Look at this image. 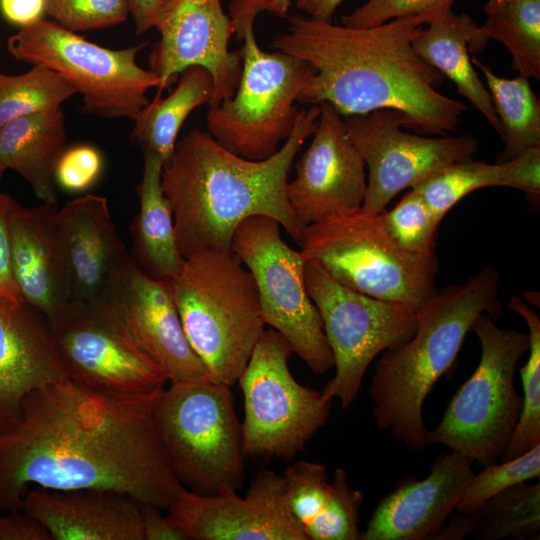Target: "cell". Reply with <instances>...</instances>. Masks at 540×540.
I'll return each mask as SVG.
<instances>
[{
	"label": "cell",
	"instance_id": "52a82bcc",
	"mask_svg": "<svg viewBox=\"0 0 540 540\" xmlns=\"http://www.w3.org/2000/svg\"><path fill=\"white\" fill-rule=\"evenodd\" d=\"M471 331L480 343L473 374L451 398L442 419L429 431V444L447 446L483 467L500 459L518 423L522 397L515 387L519 360L528 352V334L503 329L481 314Z\"/></svg>",
	"mask_w": 540,
	"mask_h": 540
},
{
	"label": "cell",
	"instance_id": "f6af8a7d",
	"mask_svg": "<svg viewBox=\"0 0 540 540\" xmlns=\"http://www.w3.org/2000/svg\"><path fill=\"white\" fill-rule=\"evenodd\" d=\"M144 540H188L157 506L141 503Z\"/></svg>",
	"mask_w": 540,
	"mask_h": 540
},
{
	"label": "cell",
	"instance_id": "e0dca14e",
	"mask_svg": "<svg viewBox=\"0 0 540 540\" xmlns=\"http://www.w3.org/2000/svg\"><path fill=\"white\" fill-rule=\"evenodd\" d=\"M319 106L312 141L287 184L290 206L304 227L360 211L367 188L366 165L343 116L328 102Z\"/></svg>",
	"mask_w": 540,
	"mask_h": 540
},
{
	"label": "cell",
	"instance_id": "9a60e30c",
	"mask_svg": "<svg viewBox=\"0 0 540 540\" xmlns=\"http://www.w3.org/2000/svg\"><path fill=\"white\" fill-rule=\"evenodd\" d=\"M348 134L368 168L360 209L368 215L384 211L401 191L412 188L445 166L471 159L479 149L472 135L427 137L404 132V115L378 109L343 116Z\"/></svg>",
	"mask_w": 540,
	"mask_h": 540
},
{
	"label": "cell",
	"instance_id": "2e32d148",
	"mask_svg": "<svg viewBox=\"0 0 540 540\" xmlns=\"http://www.w3.org/2000/svg\"><path fill=\"white\" fill-rule=\"evenodd\" d=\"M154 27L160 40L151 51L148 64L160 79L158 92L169 87L185 69L200 66L208 70L213 80L210 105L234 94L242 58L240 51L229 50L234 29L221 0H162Z\"/></svg>",
	"mask_w": 540,
	"mask_h": 540
},
{
	"label": "cell",
	"instance_id": "277c9868",
	"mask_svg": "<svg viewBox=\"0 0 540 540\" xmlns=\"http://www.w3.org/2000/svg\"><path fill=\"white\" fill-rule=\"evenodd\" d=\"M499 274L490 266L461 284L436 290L418 312L416 329L376 362L369 388L377 427L411 451L429 444L423 406L437 381L454 366L481 314L502 315Z\"/></svg>",
	"mask_w": 540,
	"mask_h": 540
},
{
	"label": "cell",
	"instance_id": "f35d334b",
	"mask_svg": "<svg viewBox=\"0 0 540 540\" xmlns=\"http://www.w3.org/2000/svg\"><path fill=\"white\" fill-rule=\"evenodd\" d=\"M45 13L61 27L78 32L125 22L129 6L128 0H45Z\"/></svg>",
	"mask_w": 540,
	"mask_h": 540
},
{
	"label": "cell",
	"instance_id": "f907efd6",
	"mask_svg": "<svg viewBox=\"0 0 540 540\" xmlns=\"http://www.w3.org/2000/svg\"><path fill=\"white\" fill-rule=\"evenodd\" d=\"M506 1H508V0H488L485 7H484L485 13H488V12L496 9L497 7L504 4Z\"/></svg>",
	"mask_w": 540,
	"mask_h": 540
},
{
	"label": "cell",
	"instance_id": "7bdbcfd3",
	"mask_svg": "<svg viewBox=\"0 0 540 540\" xmlns=\"http://www.w3.org/2000/svg\"><path fill=\"white\" fill-rule=\"evenodd\" d=\"M0 540H52L47 529L22 509L0 511Z\"/></svg>",
	"mask_w": 540,
	"mask_h": 540
},
{
	"label": "cell",
	"instance_id": "d6986e66",
	"mask_svg": "<svg viewBox=\"0 0 540 540\" xmlns=\"http://www.w3.org/2000/svg\"><path fill=\"white\" fill-rule=\"evenodd\" d=\"M102 300L138 347L164 370L169 383L209 379L185 334L170 279L148 275L129 255Z\"/></svg>",
	"mask_w": 540,
	"mask_h": 540
},
{
	"label": "cell",
	"instance_id": "ffe728a7",
	"mask_svg": "<svg viewBox=\"0 0 540 540\" xmlns=\"http://www.w3.org/2000/svg\"><path fill=\"white\" fill-rule=\"evenodd\" d=\"M472 464L456 451L438 456L425 478L402 481L381 499L360 540H433L475 474Z\"/></svg>",
	"mask_w": 540,
	"mask_h": 540
},
{
	"label": "cell",
	"instance_id": "816d5d0a",
	"mask_svg": "<svg viewBox=\"0 0 540 540\" xmlns=\"http://www.w3.org/2000/svg\"><path fill=\"white\" fill-rule=\"evenodd\" d=\"M4 171H5L4 167L0 164V181L3 176Z\"/></svg>",
	"mask_w": 540,
	"mask_h": 540
},
{
	"label": "cell",
	"instance_id": "6da1fadb",
	"mask_svg": "<svg viewBox=\"0 0 540 540\" xmlns=\"http://www.w3.org/2000/svg\"><path fill=\"white\" fill-rule=\"evenodd\" d=\"M160 392L108 394L68 379L30 393L0 433V511L21 509L33 486L111 490L166 511L185 488L154 423Z\"/></svg>",
	"mask_w": 540,
	"mask_h": 540
},
{
	"label": "cell",
	"instance_id": "7c38bea8",
	"mask_svg": "<svg viewBox=\"0 0 540 540\" xmlns=\"http://www.w3.org/2000/svg\"><path fill=\"white\" fill-rule=\"evenodd\" d=\"M304 276L334 361V376L322 393L338 399L347 409L355 401L376 356L413 335L418 313L405 304L348 288L310 259H304Z\"/></svg>",
	"mask_w": 540,
	"mask_h": 540
},
{
	"label": "cell",
	"instance_id": "681fc988",
	"mask_svg": "<svg viewBox=\"0 0 540 540\" xmlns=\"http://www.w3.org/2000/svg\"><path fill=\"white\" fill-rule=\"evenodd\" d=\"M342 0H296V7L308 16L332 22V16Z\"/></svg>",
	"mask_w": 540,
	"mask_h": 540
},
{
	"label": "cell",
	"instance_id": "60d3db41",
	"mask_svg": "<svg viewBox=\"0 0 540 540\" xmlns=\"http://www.w3.org/2000/svg\"><path fill=\"white\" fill-rule=\"evenodd\" d=\"M103 168V158L98 149L81 144L65 149L60 157L55 181L68 192H83L91 188L99 179Z\"/></svg>",
	"mask_w": 540,
	"mask_h": 540
},
{
	"label": "cell",
	"instance_id": "ee69618b",
	"mask_svg": "<svg viewBox=\"0 0 540 540\" xmlns=\"http://www.w3.org/2000/svg\"><path fill=\"white\" fill-rule=\"evenodd\" d=\"M292 0H231L230 19L234 33L238 34L249 22H254L257 14L263 11L285 18Z\"/></svg>",
	"mask_w": 540,
	"mask_h": 540
},
{
	"label": "cell",
	"instance_id": "7402d4cb",
	"mask_svg": "<svg viewBox=\"0 0 540 540\" xmlns=\"http://www.w3.org/2000/svg\"><path fill=\"white\" fill-rule=\"evenodd\" d=\"M21 509L37 519L52 540H144L141 502L121 492L33 486Z\"/></svg>",
	"mask_w": 540,
	"mask_h": 540
},
{
	"label": "cell",
	"instance_id": "ba28073f",
	"mask_svg": "<svg viewBox=\"0 0 540 540\" xmlns=\"http://www.w3.org/2000/svg\"><path fill=\"white\" fill-rule=\"evenodd\" d=\"M300 246L304 259L317 262L337 282L417 313L437 290L436 254L415 255L398 248L377 214L358 211L308 225Z\"/></svg>",
	"mask_w": 540,
	"mask_h": 540
},
{
	"label": "cell",
	"instance_id": "f546056e",
	"mask_svg": "<svg viewBox=\"0 0 540 540\" xmlns=\"http://www.w3.org/2000/svg\"><path fill=\"white\" fill-rule=\"evenodd\" d=\"M472 63L486 79L500 123L504 149L498 154L496 163L540 147V102L529 79L521 75L513 79L501 78L480 60L473 58Z\"/></svg>",
	"mask_w": 540,
	"mask_h": 540
},
{
	"label": "cell",
	"instance_id": "ac0fdd59",
	"mask_svg": "<svg viewBox=\"0 0 540 540\" xmlns=\"http://www.w3.org/2000/svg\"><path fill=\"white\" fill-rule=\"evenodd\" d=\"M191 540H306L284 496L282 475L259 471L244 497L183 489L166 510Z\"/></svg>",
	"mask_w": 540,
	"mask_h": 540
},
{
	"label": "cell",
	"instance_id": "d590c367",
	"mask_svg": "<svg viewBox=\"0 0 540 540\" xmlns=\"http://www.w3.org/2000/svg\"><path fill=\"white\" fill-rule=\"evenodd\" d=\"M363 494L353 488L345 469L337 468L328 500L320 514L304 529L307 540H359Z\"/></svg>",
	"mask_w": 540,
	"mask_h": 540
},
{
	"label": "cell",
	"instance_id": "e575fe53",
	"mask_svg": "<svg viewBox=\"0 0 540 540\" xmlns=\"http://www.w3.org/2000/svg\"><path fill=\"white\" fill-rule=\"evenodd\" d=\"M377 216L386 236L401 250L415 255L435 253L441 220L414 189L391 210Z\"/></svg>",
	"mask_w": 540,
	"mask_h": 540
},
{
	"label": "cell",
	"instance_id": "5b68a950",
	"mask_svg": "<svg viewBox=\"0 0 540 540\" xmlns=\"http://www.w3.org/2000/svg\"><path fill=\"white\" fill-rule=\"evenodd\" d=\"M170 288L209 379L232 387L266 326L252 274L232 251L201 250L184 258Z\"/></svg>",
	"mask_w": 540,
	"mask_h": 540
},
{
	"label": "cell",
	"instance_id": "9c48e42d",
	"mask_svg": "<svg viewBox=\"0 0 540 540\" xmlns=\"http://www.w3.org/2000/svg\"><path fill=\"white\" fill-rule=\"evenodd\" d=\"M254 22L240 39L242 67L234 94L214 105L206 115L209 134L224 148L250 160L272 156L292 133L299 109L295 103L314 73L304 60L262 50Z\"/></svg>",
	"mask_w": 540,
	"mask_h": 540
},
{
	"label": "cell",
	"instance_id": "c3c4849f",
	"mask_svg": "<svg viewBox=\"0 0 540 540\" xmlns=\"http://www.w3.org/2000/svg\"><path fill=\"white\" fill-rule=\"evenodd\" d=\"M162 0H128L129 14L132 15L138 35L154 27V20Z\"/></svg>",
	"mask_w": 540,
	"mask_h": 540
},
{
	"label": "cell",
	"instance_id": "f1b7e54d",
	"mask_svg": "<svg viewBox=\"0 0 540 540\" xmlns=\"http://www.w3.org/2000/svg\"><path fill=\"white\" fill-rule=\"evenodd\" d=\"M214 87L211 74L192 66L181 72L175 89L165 98L158 92L134 120L132 138L144 152L156 154L165 165L175 150L185 119L197 107L211 103Z\"/></svg>",
	"mask_w": 540,
	"mask_h": 540
},
{
	"label": "cell",
	"instance_id": "83f0119b",
	"mask_svg": "<svg viewBox=\"0 0 540 540\" xmlns=\"http://www.w3.org/2000/svg\"><path fill=\"white\" fill-rule=\"evenodd\" d=\"M163 162L152 152H144L142 178L136 192L139 212L131 228L135 263L148 275L173 279L184 265L176 236L173 213L161 178Z\"/></svg>",
	"mask_w": 540,
	"mask_h": 540
},
{
	"label": "cell",
	"instance_id": "8fae6325",
	"mask_svg": "<svg viewBox=\"0 0 540 540\" xmlns=\"http://www.w3.org/2000/svg\"><path fill=\"white\" fill-rule=\"evenodd\" d=\"M292 353L280 333L265 329L237 380L244 400L246 457L290 461L330 416L333 399L301 385L292 375Z\"/></svg>",
	"mask_w": 540,
	"mask_h": 540
},
{
	"label": "cell",
	"instance_id": "3957f363",
	"mask_svg": "<svg viewBox=\"0 0 540 540\" xmlns=\"http://www.w3.org/2000/svg\"><path fill=\"white\" fill-rule=\"evenodd\" d=\"M320 112L319 105L300 110L290 136L263 160L241 157L199 129L176 143L161 183L184 258L201 250L231 251L238 225L259 215L275 219L300 244L305 227L290 206L288 177Z\"/></svg>",
	"mask_w": 540,
	"mask_h": 540
},
{
	"label": "cell",
	"instance_id": "1f68e13d",
	"mask_svg": "<svg viewBox=\"0 0 540 540\" xmlns=\"http://www.w3.org/2000/svg\"><path fill=\"white\" fill-rule=\"evenodd\" d=\"M475 514L477 539H538L540 484L522 482L508 487L484 503Z\"/></svg>",
	"mask_w": 540,
	"mask_h": 540
},
{
	"label": "cell",
	"instance_id": "44dd1931",
	"mask_svg": "<svg viewBox=\"0 0 540 540\" xmlns=\"http://www.w3.org/2000/svg\"><path fill=\"white\" fill-rule=\"evenodd\" d=\"M68 273L70 304L100 302L129 257L105 197L88 194L67 202L54 215Z\"/></svg>",
	"mask_w": 540,
	"mask_h": 540
},
{
	"label": "cell",
	"instance_id": "74e56055",
	"mask_svg": "<svg viewBox=\"0 0 540 540\" xmlns=\"http://www.w3.org/2000/svg\"><path fill=\"white\" fill-rule=\"evenodd\" d=\"M282 477L287 506L304 533L328 500L331 479L327 467L322 463L298 460L287 466Z\"/></svg>",
	"mask_w": 540,
	"mask_h": 540
},
{
	"label": "cell",
	"instance_id": "d4e9b609",
	"mask_svg": "<svg viewBox=\"0 0 540 540\" xmlns=\"http://www.w3.org/2000/svg\"><path fill=\"white\" fill-rule=\"evenodd\" d=\"M487 39L466 13L451 9L434 16L412 40L416 52L428 64L448 77L457 92L466 98L500 135V123L491 96L476 72L469 51L482 52Z\"/></svg>",
	"mask_w": 540,
	"mask_h": 540
},
{
	"label": "cell",
	"instance_id": "d6a6232c",
	"mask_svg": "<svg viewBox=\"0 0 540 540\" xmlns=\"http://www.w3.org/2000/svg\"><path fill=\"white\" fill-rule=\"evenodd\" d=\"M507 308L520 315L527 324L529 355L518 370L523 386L520 417L500 461L518 457L540 444V319L520 296H511Z\"/></svg>",
	"mask_w": 540,
	"mask_h": 540
},
{
	"label": "cell",
	"instance_id": "4dcf8cb0",
	"mask_svg": "<svg viewBox=\"0 0 540 540\" xmlns=\"http://www.w3.org/2000/svg\"><path fill=\"white\" fill-rule=\"evenodd\" d=\"M486 15L481 33L506 46L519 75L540 79V0H508Z\"/></svg>",
	"mask_w": 540,
	"mask_h": 540
},
{
	"label": "cell",
	"instance_id": "8d00e7d4",
	"mask_svg": "<svg viewBox=\"0 0 540 540\" xmlns=\"http://www.w3.org/2000/svg\"><path fill=\"white\" fill-rule=\"evenodd\" d=\"M540 476V444L510 460L483 467L465 488L455 511L473 513L499 492Z\"/></svg>",
	"mask_w": 540,
	"mask_h": 540
},
{
	"label": "cell",
	"instance_id": "30bf717a",
	"mask_svg": "<svg viewBox=\"0 0 540 540\" xmlns=\"http://www.w3.org/2000/svg\"><path fill=\"white\" fill-rule=\"evenodd\" d=\"M145 45L105 48L43 19L7 40L16 59L44 65L63 77L82 96L85 113L133 121L149 102L147 91L160 85L154 72L137 64Z\"/></svg>",
	"mask_w": 540,
	"mask_h": 540
},
{
	"label": "cell",
	"instance_id": "8992f818",
	"mask_svg": "<svg viewBox=\"0 0 540 540\" xmlns=\"http://www.w3.org/2000/svg\"><path fill=\"white\" fill-rule=\"evenodd\" d=\"M153 418L184 488L215 495L242 487L246 456L230 386L210 379L170 383L155 401Z\"/></svg>",
	"mask_w": 540,
	"mask_h": 540
},
{
	"label": "cell",
	"instance_id": "7dc6e473",
	"mask_svg": "<svg viewBox=\"0 0 540 540\" xmlns=\"http://www.w3.org/2000/svg\"><path fill=\"white\" fill-rule=\"evenodd\" d=\"M455 515L446 521L441 530L434 536L433 540H459L465 536L474 533L477 524L475 512L459 513L454 511Z\"/></svg>",
	"mask_w": 540,
	"mask_h": 540
},
{
	"label": "cell",
	"instance_id": "ab89813d",
	"mask_svg": "<svg viewBox=\"0 0 540 540\" xmlns=\"http://www.w3.org/2000/svg\"><path fill=\"white\" fill-rule=\"evenodd\" d=\"M455 0H368L348 15L342 16V25L372 27L390 20L428 14L435 16L451 9Z\"/></svg>",
	"mask_w": 540,
	"mask_h": 540
},
{
	"label": "cell",
	"instance_id": "7a4b0ae2",
	"mask_svg": "<svg viewBox=\"0 0 540 540\" xmlns=\"http://www.w3.org/2000/svg\"><path fill=\"white\" fill-rule=\"evenodd\" d=\"M433 17L408 16L358 28L297 14L270 46L314 70L297 103L328 102L342 116L395 109L417 134L445 136L457 130L467 105L437 91L444 76L412 45Z\"/></svg>",
	"mask_w": 540,
	"mask_h": 540
},
{
	"label": "cell",
	"instance_id": "5bb4252c",
	"mask_svg": "<svg viewBox=\"0 0 540 540\" xmlns=\"http://www.w3.org/2000/svg\"><path fill=\"white\" fill-rule=\"evenodd\" d=\"M49 329L69 380L80 387L146 395L169 383L164 370L138 347L104 300L70 304Z\"/></svg>",
	"mask_w": 540,
	"mask_h": 540
},
{
	"label": "cell",
	"instance_id": "cb8c5ba5",
	"mask_svg": "<svg viewBox=\"0 0 540 540\" xmlns=\"http://www.w3.org/2000/svg\"><path fill=\"white\" fill-rule=\"evenodd\" d=\"M68 379L43 318L28 305L0 304V433L16 423L30 393Z\"/></svg>",
	"mask_w": 540,
	"mask_h": 540
},
{
	"label": "cell",
	"instance_id": "b9f144b4",
	"mask_svg": "<svg viewBox=\"0 0 540 540\" xmlns=\"http://www.w3.org/2000/svg\"><path fill=\"white\" fill-rule=\"evenodd\" d=\"M18 203L0 193V304L22 307L25 304L16 284L11 257V219Z\"/></svg>",
	"mask_w": 540,
	"mask_h": 540
},
{
	"label": "cell",
	"instance_id": "4fadbf2b",
	"mask_svg": "<svg viewBox=\"0 0 540 540\" xmlns=\"http://www.w3.org/2000/svg\"><path fill=\"white\" fill-rule=\"evenodd\" d=\"M231 251L254 278L265 325L314 373L333 368L321 316L306 288L304 258L283 240L280 224L268 216L247 218L233 234Z\"/></svg>",
	"mask_w": 540,
	"mask_h": 540
},
{
	"label": "cell",
	"instance_id": "4316f807",
	"mask_svg": "<svg viewBox=\"0 0 540 540\" xmlns=\"http://www.w3.org/2000/svg\"><path fill=\"white\" fill-rule=\"evenodd\" d=\"M505 186L539 198L540 147L519 156L490 164L468 159L454 162L435 172L411 189L425 200L438 219L469 193L484 187Z\"/></svg>",
	"mask_w": 540,
	"mask_h": 540
},
{
	"label": "cell",
	"instance_id": "603a6c76",
	"mask_svg": "<svg viewBox=\"0 0 540 540\" xmlns=\"http://www.w3.org/2000/svg\"><path fill=\"white\" fill-rule=\"evenodd\" d=\"M57 204L17 205L11 219L13 274L26 305L48 327L70 305L67 269L58 241L54 215Z\"/></svg>",
	"mask_w": 540,
	"mask_h": 540
},
{
	"label": "cell",
	"instance_id": "bcb514c9",
	"mask_svg": "<svg viewBox=\"0 0 540 540\" xmlns=\"http://www.w3.org/2000/svg\"><path fill=\"white\" fill-rule=\"evenodd\" d=\"M0 10L8 22L22 28L42 19L45 0H0Z\"/></svg>",
	"mask_w": 540,
	"mask_h": 540
},
{
	"label": "cell",
	"instance_id": "484cf974",
	"mask_svg": "<svg viewBox=\"0 0 540 540\" xmlns=\"http://www.w3.org/2000/svg\"><path fill=\"white\" fill-rule=\"evenodd\" d=\"M65 149L61 108L23 116L0 127V164L22 176L42 202L57 204L55 171Z\"/></svg>",
	"mask_w": 540,
	"mask_h": 540
},
{
	"label": "cell",
	"instance_id": "836d02e7",
	"mask_svg": "<svg viewBox=\"0 0 540 540\" xmlns=\"http://www.w3.org/2000/svg\"><path fill=\"white\" fill-rule=\"evenodd\" d=\"M75 93L63 77L41 64L20 75L0 73V127L23 116L61 108Z\"/></svg>",
	"mask_w": 540,
	"mask_h": 540
}]
</instances>
